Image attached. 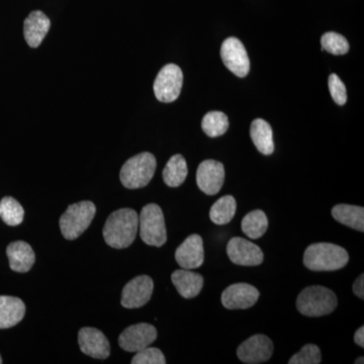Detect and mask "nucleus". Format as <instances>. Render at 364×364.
Masks as SVG:
<instances>
[{"mask_svg": "<svg viewBox=\"0 0 364 364\" xmlns=\"http://www.w3.org/2000/svg\"><path fill=\"white\" fill-rule=\"evenodd\" d=\"M139 229V215L132 208H121L112 213L104 227L105 243L112 248L130 247Z\"/></svg>", "mask_w": 364, "mask_h": 364, "instance_id": "1", "label": "nucleus"}, {"mask_svg": "<svg viewBox=\"0 0 364 364\" xmlns=\"http://www.w3.org/2000/svg\"><path fill=\"white\" fill-rule=\"evenodd\" d=\"M347 251L331 243H316L309 246L304 254V264L312 272H335L346 267Z\"/></svg>", "mask_w": 364, "mask_h": 364, "instance_id": "2", "label": "nucleus"}, {"mask_svg": "<svg viewBox=\"0 0 364 364\" xmlns=\"http://www.w3.org/2000/svg\"><path fill=\"white\" fill-rule=\"evenodd\" d=\"M336 294L328 287H308L299 294L296 308L306 317H323L334 312L337 308Z\"/></svg>", "mask_w": 364, "mask_h": 364, "instance_id": "3", "label": "nucleus"}, {"mask_svg": "<svg viewBox=\"0 0 364 364\" xmlns=\"http://www.w3.org/2000/svg\"><path fill=\"white\" fill-rule=\"evenodd\" d=\"M156 158L149 152H143L130 158L121 169L119 178L124 188H145L156 171Z\"/></svg>", "mask_w": 364, "mask_h": 364, "instance_id": "4", "label": "nucleus"}, {"mask_svg": "<svg viewBox=\"0 0 364 364\" xmlns=\"http://www.w3.org/2000/svg\"><path fill=\"white\" fill-rule=\"evenodd\" d=\"M97 213L95 203L85 200L69 205L60 219L62 235L67 240H75L90 226Z\"/></svg>", "mask_w": 364, "mask_h": 364, "instance_id": "5", "label": "nucleus"}, {"mask_svg": "<svg viewBox=\"0 0 364 364\" xmlns=\"http://www.w3.org/2000/svg\"><path fill=\"white\" fill-rule=\"evenodd\" d=\"M140 236L147 245L161 247L167 241L166 226L161 208L155 203L145 205L139 215Z\"/></svg>", "mask_w": 364, "mask_h": 364, "instance_id": "6", "label": "nucleus"}, {"mask_svg": "<svg viewBox=\"0 0 364 364\" xmlns=\"http://www.w3.org/2000/svg\"><path fill=\"white\" fill-rule=\"evenodd\" d=\"M183 85V74L181 67L176 64H167L158 73L153 85L155 97L161 102H176L181 95Z\"/></svg>", "mask_w": 364, "mask_h": 364, "instance_id": "7", "label": "nucleus"}, {"mask_svg": "<svg viewBox=\"0 0 364 364\" xmlns=\"http://www.w3.org/2000/svg\"><path fill=\"white\" fill-rule=\"evenodd\" d=\"M223 63L232 73L238 77L243 78L250 71V61L245 47L237 38H228L223 42L221 47Z\"/></svg>", "mask_w": 364, "mask_h": 364, "instance_id": "8", "label": "nucleus"}, {"mask_svg": "<svg viewBox=\"0 0 364 364\" xmlns=\"http://www.w3.org/2000/svg\"><path fill=\"white\" fill-rule=\"evenodd\" d=\"M156 339V328L147 323H140L124 330L119 335V344L124 351L138 352L150 346Z\"/></svg>", "mask_w": 364, "mask_h": 364, "instance_id": "9", "label": "nucleus"}, {"mask_svg": "<svg viewBox=\"0 0 364 364\" xmlns=\"http://www.w3.org/2000/svg\"><path fill=\"white\" fill-rule=\"evenodd\" d=\"M230 260L242 267H257L264 260L262 250L247 239L234 237L227 246Z\"/></svg>", "mask_w": 364, "mask_h": 364, "instance_id": "10", "label": "nucleus"}, {"mask_svg": "<svg viewBox=\"0 0 364 364\" xmlns=\"http://www.w3.org/2000/svg\"><path fill=\"white\" fill-rule=\"evenodd\" d=\"M273 344L272 340L262 334L253 335L244 341L237 349V356L242 363L259 364L272 358Z\"/></svg>", "mask_w": 364, "mask_h": 364, "instance_id": "11", "label": "nucleus"}, {"mask_svg": "<svg viewBox=\"0 0 364 364\" xmlns=\"http://www.w3.org/2000/svg\"><path fill=\"white\" fill-rule=\"evenodd\" d=\"M154 282L148 275H140L130 280L122 293V306L126 309H138L150 301Z\"/></svg>", "mask_w": 364, "mask_h": 364, "instance_id": "12", "label": "nucleus"}, {"mask_svg": "<svg viewBox=\"0 0 364 364\" xmlns=\"http://www.w3.org/2000/svg\"><path fill=\"white\" fill-rule=\"evenodd\" d=\"M225 181V168L221 162L205 160L196 171V183L203 193L215 196L221 191Z\"/></svg>", "mask_w": 364, "mask_h": 364, "instance_id": "13", "label": "nucleus"}, {"mask_svg": "<svg viewBox=\"0 0 364 364\" xmlns=\"http://www.w3.org/2000/svg\"><path fill=\"white\" fill-rule=\"evenodd\" d=\"M260 293L248 284H235L223 291V306L228 310H246L257 303Z\"/></svg>", "mask_w": 364, "mask_h": 364, "instance_id": "14", "label": "nucleus"}, {"mask_svg": "<svg viewBox=\"0 0 364 364\" xmlns=\"http://www.w3.org/2000/svg\"><path fill=\"white\" fill-rule=\"evenodd\" d=\"M80 350L92 358L105 359L111 353L109 340L104 333L95 328L85 327L78 333Z\"/></svg>", "mask_w": 364, "mask_h": 364, "instance_id": "15", "label": "nucleus"}, {"mask_svg": "<svg viewBox=\"0 0 364 364\" xmlns=\"http://www.w3.org/2000/svg\"><path fill=\"white\" fill-rule=\"evenodd\" d=\"M176 259L183 269H196L202 267L205 260V250L202 237L198 234L191 235L176 249Z\"/></svg>", "mask_w": 364, "mask_h": 364, "instance_id": "16", "label": "nucleus"}, {"mask_svg": "<svg viewBox=\"0 0 364 364\" xmlns=\"http://www.w3.org/2000/svg\"><path fill=\"white\" fill-rule=\"evenodd\" d=\"M51 28V21L43 11H33L28 14L23 23V36L31 48H38L42 44Z\"/></svg>", "mask_w": 364, "mask_h": 364, "instance_id": "17", "label": "nucleus"}, {"mask_svg": "<svg viewBox=\"0 0 364 364\" xmlns=\"http://www.w3.org/2000/svg\"><path fill=\"white\" fill-rule=\"evenodd\" d=\"M9 267L16 272H30L36 261L35 252L30 244L23 241H16L9 244L6 248Z\"/></svg>", "mask_w": 364, "mask_h": 364, "instance_id": "18", "label": "nucleus"}, {"mask_svg": "<svg viewBox=\"0 0 364 364\" xmlns=\"http://www.w3.org/2000/svg\"><path fill=\"white\" fill-rule=\"evenodd\" d=\"M172 284L184 299H193L198 296L203 287V277L189 269L176 270L171 275Z\"/></svg>", "mask_w": 364, "mask_h": 364, "instance_id": "19", "label": "nucleus"}, {"mask_svg": "<svg viewBox=\"0 0 364 364\" xmlns=\"http://www.w3.org/2000/svg\"><path fill=\"white\" fill-rule=\"evenodd\" d=\"M26 306L16 296H0V329L18 325L25 317Z\"/></svg>", "mask_w": 364, "mask_h": 364, "instance_id": "20", "label": "nucleus"}, {"mask_svg": "<svg viewBox=\"0 0 364 364\" xmlns=\"http://www.w3.org/2000/svg\"><path fill=\"white\" fill-rule=\"evenodd\" d=\"M250 136L261 154L272 155L274 152L272 129L265 119H256L251 124Z\"/></svg>", "mask_w": 364, "mask_h": 364, "instance_id": "21", "label": "nucleus"}, {"mask_svg": "<svg viewBox=\"0 0 364 364\" xmlns=\"http://www.w3.org/2000/svg\"><path fill=\"white\" fill-rule=\"evenodd\" d=\"M332 217L340 224L364 232V208L350 205H337L332 208Z\"/></svg>", "mask_w": 364, "mask_h": 364, "instance_id": "22", "label": "nucleus"}, {"mask_svg": "<svg viewBox=\"0 0 364 364\" xmlns=\"http://www.w3.org/2000/svg\"><path fill=\"white\" fill-rule=\"evenodd\" d=\"M188 173V164L184 157L179 154L174 155L163 170V181L170 188H178L186 181Z\"/></svg>", "mask_w": 364, "mask_h": 364, "instance_id": "23", "label": "nucleus"}, {"mask_svg": "<svg viewBox=\"0 0 364 364\" xmlns=\"http://www.w3.org/2000/svg\"><path fill=\"white\" fill-rule=\"evenodd\" d=\"M242 231L250 239H259L267 233L268 219L261 210H252L242 220Z\"/></svg>", "mask_w": 364, "mask_h": 364, "instance_id": "24", "label": "nucleus"}, {"mask_svg": "<svg viewBox=\"0 0 364 364\" xmlns=\"http://www.w3.org/2000/svg\"><path fill=\"white\" fill-rule=\"evenodd\" d=\"M236 210L237 203L233 196H223L210 208V220L217 225H226L233 220Z\"/></svg>", "mask_w": 364, "mask_h": 364, "instance_id": "25", "label": "nucleus"}, {"mask_svg": "<svg viewBox=\"0 0 364 364\" xmlns=\"http://www.w3.org/2000/svg\"><path fill=\"white\" fill-rule=\"evenodd\" d=\"M25 210L20 203L11 196L0 200V218L9 226H18L23 221Z\"/></svg>", "mask_w": 364, "mask_h": 364, "instance_id": "26", "label": "nucleus"}, {"mask_svg": "<svg viewBox=\"0 0 364 364\" xmlns=\"http://www.w3.org/2000/svg\"><path fill=\"white\" fill-rule=\"evenodd\" d=\"M202 128L205 135L210 138H217L224 135L229 129V119L224 112H210L203 117Z\"/></svg>", "mask_w": 364, "mask_h": 364, "instance_id": "27", "label": "nucleus"}, {"mask_svg": "<svg viewBox=\"0 0 364 364\" xmlns=\"http://www.w3.org/2000/svg\"><path fill=\"white\" fill-rule=\"evenodd\" d=\"M321 45L323 51H327L336 56L347 54L349 51V43L346 38L334 32L324 33L321 38Z\"/></svg>", "mask_w": 364, "mask_h": 364, "instance_id": "28", "label": "nucleus"}, {"mask_svg": "<svg viewBox=\"0 0 364 364\" xmlns=\"http://www.w3.org/2000/svg\"><path fill=\"white\" fill-rule=\"evenodd\" d=\"M320 348L315 344H306L301 351L289 359V364H318L321 363Z\"/></svg>", "mask_w": 364, "mask_h": 364, "instance_id": "29", "label": "nucleus"}, {"mask_svg": "<svg viewBox=\"0 0 364 364\" xmlns=\"http://www.w3.org/2000/svg\"><path fill=\"white\" fill-rule=\"evenodd\" d=\"M166 359L162 351L155 347H146L138 351L132 359V364H165Z\"/></svg>", "mask_w": 364, "mask_h": 364, "instance_id": "30", "label": "nucleus"}, {"mask_svg": "<svg viewBox=\"0 0 364 364\" xmlns=\"http://www.w3.org/2000/svg\"><path fill=\"white\" fill-rule=\"evenodd\" d=\"M330 93L333 100L338 105H344L347 102L346 87L336 74H331L328 79Z\"/></svg>", "mask_w": 364, "mask_h": 364, "instance_id": "31", "label": "nucleus"}, {"mask_svg": "<svg viewBox=\"0 0 364 364\" xmlns=\"http://www.w3.org/2000/svg\"><path fill=\"white\" fill-rule=\"evenodd\" d=\"M353 293L358 296L359 299H364V275L361 274L353 284Z\"/></svg>", "mask_w": 364, "mask_h": 364, "instance_id": "32", "label": "nucleus"}, {"mask_svg": "<svg viewBox=\"0 0 364 364\" xmlns=\"http://www.w3.org/2000/svg\"><path fill=\"white\" fill-rule=\"evenodd\" d=\"M354 342L360 346L361 348L364 347V327L361 326L360 328L354 334Z\"/></svg>", "mask_w": 364, "mask_h": 364, "instance_id": "33", "label": "nucleus"}, {"mask_svg": "<svg viewBox=\"0 0 364 364\" xmlns=\"http://www.w3.org/2000/svg\"><path fill=\"white\" fill-rule=\"evenodd\" d=\"M364 363L363 358H358V361H355L356 364H358V363Z\"/></svg>", "mask_w": 364, "mask_h": 364, "instance_id": "34", "label": "nucleus"}, {"mask_svg": "<svg viewBox=\"0 0 364 364\" xmlns=\"http://www.w3.org/2000/svg\"><path fill=\"white\" fill-rule=\"evenodd\" d=\"M2 363V358H1V356H0V364Z\"/></svg>", "mask_w": 364, "mask_h": 364, "instance_id": "35", "label": "nucleus"}]
</instances>
